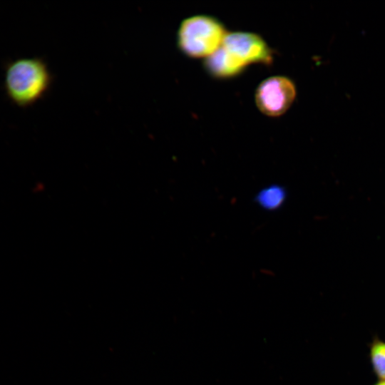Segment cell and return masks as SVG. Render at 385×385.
<instances>
[{
  "label": "cell",
  "instance_id": "cell-1",
  "mask_svg": "<svg viewBox=\"0 0 385 385\" xmlns=\"http://www.w3.org/2000/svg\"><path fill=\"white\" fill-rule=\"evenodd\" d=\"M53 81L47 63L39 57H21L4 64V91L9 101L28 108L42 99Z\"/></svg>",
  "mask_w": 385,
  "mask_h": 385
},
{
  "label": "cell",
  "instance_id": "cell-2",
  "mask_svg": "<svg viewBox=\"0 0 385 385\" xmlns=\"http://www.w3.org/2000/svg\"><path fill=\"white\" fill-rule=\"evenodd\" d=\"M227 32L216 18L195 15L184 19L178 29L176 44L185 56L207 58L222 44Z\"/></svg>",
  "mask_w": 385,
  "mask_h": 385
},
{
  "label": "cell",
  "instance_id": "cell-3",
  "mask_svg": "<svg viewBox=\"0 0 385 385\" xmlns=\"http://www.w3.org/2000/svg\"><path fill=\"white\" fill-rule=\"evenodd\" d=\"M296 94V86L290 78L274 76L260 83L255 93V101L262 113L270 117H278L290 108Z\"/></svg>",
  "mask_w": 385,
  "mask_h": 385
},
{
  "label": "cell",
  "instance_id": "cell-4",
  "mask_svg": "<svg viewBox=\"0 0 385 385\" xmlns=\"http://www.w3.org/2000/svg\"><path fill=\"white\" fill-rule=\"evenodd\" d=\"M222 47L244 67L254 63L270 64L272 51L259 35L250 32L227 33Z\"/></svg>",
  "mask_w": 385,
  "mask_h": 385
},
{
  "label": "cell",
  "instance_id": "cell-5",
  "mask_svg": "<svg viewBox=\"0 0 385 385\" xmlns=\"http://www.w3.org/2000/svg\"><path fill=\"white\" fill-rule=\"evenodd\" d=\"M207 73L215 78H227L236 76L246 68L238 63L222 46L204 61Z\"/></svg>",
  "mask_w": 385,
  "mask_h": 385
},
{
  "label": "cell",
  "instance_id": "cell-6",
  "mask_svg": "<svg viewBox=\"0 0 385 385\" xmlns=\"http://www.w3.org/2000/svg\"><path fill=\"white\" fill-rule=\"evenodd\" d=\"M369 356L374 374L385 379V341L374 336L369 344Z\"/></svg>",
  "mask_w": 385,
  "mask_h": 385
},
{
  "label": "cell",
  "instance_id": "cell-7",
  "mask_svg": "<svg viewBox=\"0 0 385 385\" xmlns=\"http://www.w3.org/2000/svg\"><path fill=\"white\" fill-rule=\"evenodd\" d=\"M283 189L270 187L263 190L257 197L259 203L265 208L274 209L282 205L284 199Z\"/></svg>",
  "mask_w": 385,
  "mask_h": 385
},
{
  "label": "cell",
  "instance_id": "cell-8",
  "mask_svg": "<svg viewBox=\"0 0 385 385\" xmlns=\"http://www.w3.org/2000/svg\"><path fill=\"white\" fill-rule=\"evenodd\" d=\"M373 385H385V379H378Z\"/></svg>",
  "mask_w": 385,
  "mask_h": 385
}]
</instances>
